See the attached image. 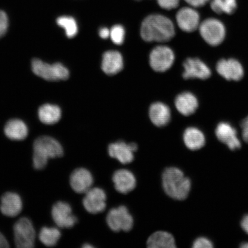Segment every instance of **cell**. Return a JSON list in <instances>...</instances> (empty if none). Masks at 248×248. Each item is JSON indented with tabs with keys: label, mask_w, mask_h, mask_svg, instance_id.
Segmentation results:
<instances>
[{
	"label": "cell",
	"mask_w": 248,
	"mask_h": 248,
	"mask_svg": "<svg viewBox=\"0 0 248 248\" xmlns=\"http://www.w3.org/2000/svg\"><path fill=\"white\" fill-rule=\"evenodd\" d=\"M241 248H248V243H244L241 245Z\"/></svg>",
	"instance_id": "74e56055"
},
{
	"label": "cell",
	"mask_w": 248,
	"mask_h": 248,
	"mask_svg": "<svg viewBox=\"0 0 248 248\" xmlns=\"http://www.w3.org/2000/svg\"><path fill=\"white\" fill-rule=\"evenodd\" d=\"M242 136L244 141L248 143V116L243 120L241 124Z\"/></svg>",
	"instance_id": "d6a6232c"
},
{
	"label": "cell",
	"mask_w": 248,
	"mask_h": 248,
	"mask_svg": "<svg viewBox=\"0 0 248 248\" xmlns=\"http://www.w3.org/2000/svg\"><path fill=\"white\" fill-rule=\"evenodd\" d=\"M147 247L150 248H176L174 237L168 232L157 231L148 238Z\"/></svg>",
	"instance_id": "cb8c5ba5"
},
{
	"label": "cell",
	"mask_w": 248,
	"mask_h": 248,
	"mask_svg": "<svg viewBox=\"0 0 248 248\" xmlns=\"http://www.w3.org/2000/svg\"><path fill=\"white\" fill-rule=\"evenodd\" d=\"M102 69L108 76H114L120 72L123 69V58L117 51L105 52L102 57Z\"/></svg>",
	"instance_id": "d6986e66"
},
{
	"label": "cell",
	"mask_w": 248,
	"mask_h": 248,
	"mask_svg": "<svg viewBox=\"0 0 248 248\" xmlns=\"http://www.w3.org/2000/svg\"><path fill=\"white\" fill-rule=\"evenodd\" d=\"M57 23L59 26L65 30L67 38H74L78 32V27L76 20L69 16H63L58 17Z\"/></svg>",
	"instance_id": "83f0119b"
},
{
	"label": "cell",
	"mask_w": 248,
	"mask_h": 248,
	"mask_svg": "<svg viewBox=\"0 0 248 248\" xmlns=\"http://www.w3.org/2000/svg\"><path fill=\"white\" fill-rule=\"evenodd\" d=\"M82 247L83 248H93V247L92 246H91V245H89V244H85L84 245V246H82Z\"/></svg>",
	"instance_id": "f35d334b"
},
{
	"label": "cell",
	"mask_w": 248,
	"mask_h": 248,
	"mask_svg": "<svg viewBox=\"0 0 248 248\" xmlns=\"http://www.w3.org/2000/svg\"><path fill=\"white\" fill-rule=\"evenodd\" d=\"M110 37L114 44L122 45L125 40V31L121 25H115L110 30Z\"/></svg>",
	"instance_id": "f1b7e54d"
},
{
	"label": "cell",
	"mask_w": 248,
	"mask_h": 248,
	"mask_svg": "<svg viewBox=\"0 0 248 248\" xmlns=\"http://www.w3.org/2000/svg\"><path fill=\"white\" fill-rule=\"evenodd\" d=\"M193 247L194 248H211L213 247V244L209 238L201 237L194 241Z\"/></svg>",
	"instance_id": "4dcf8cb0"
},
{
	"label": "cell",
	"mask_w": 248,
	"mask_h": 248,
	"mask_svg": "<svg viewBox=\"0 0 248 248\" xmlns=\"http://www.w3.org/2000/svg\"><path fill=\"white\" fill-rule=\"evenodd\" d=\"M138 145L135 142L127 144L120 141L113 142L108 147L110 156L119 160L124 164L131 163L134 159V153L138 150Z\"/></svg>",
	"instance_id": "4fadbf2b"
},
{
	"label": "cell",
	"mask_w": 248,
	"mask_h": 248,
	"mask_svg": "<svg viewBox=\"0 0 248 248\" xmlns=\"http://www.w3.org/2000/svg\"><path fill=\"white\" fill-rule=\"evenodd\" d=\"M8 17L5 12L0 10V38L4 36L8 29Z\"/></svg>",
	"instance_id": "f546056e"
},
{
	"label": "cell",
	"mask_w": 248,
	"mask_h": 248,
	"mask_svg": "<svg viewBox=\"0 0 248 248\" xmlns=\"http://www.w3.org/2000/svg\"><path fill=\"white\" fill-rule=\"evenodd\" d=\"M136 1H140V0H136Z\"/></svg>",
	"instance_id": "ab89813d"
},
{
	"label": "cell",
	"mask_w": 248,
	"mask_h": 248,
	"mask_svg": "<svg viewBox=\"0 0 248 248\" xmlns=\"http://www.w3.org/2000/svg\"><path fill=\"white\" fill-rule=\"evenodd\" d=\"M184 140L186 146L192 151L200 150L206 143L203 133L195 127H189L185 130Z\"/></svg>",
	"instance_id": "603a6c76"
},
{
	"label": "cell",
	"mask_w": 248,
	"mask_h": 248,
	"mask_svg": "<svg viewBox=\"0 0 248 248\" xmlns=\"http://www.w3.org/2000/svg\"><path fill=\"white\" fill-rule=\"evenodd\" d=\"M241 226L244 231L248 234V215L245 216L242 219Z\"/></svg>",
	"instance_id": "d590c367"
},
{
	"label": "cell",
	"mask_w": 248,
	"mask_h": 248,
	"mask_svg": "<svg viewBox=\"0 0 248 248\" xmlns=\"http://www.w3.org/2000/svg\"><path fill=\"white\" fill-rule=\"evenodd\" d=\"M216 135L220 141L232 151L238 150L241 147L236 129L231 124L226 122L218 124L216 127Z\"/></svg>",
	"instance_id": "5bb4252c"
},
{
	"label": "cell",
	"mask_w": 248,
	"mask_h": 248,
	"mask_svg": "<svg viewBox=\"0 0 248 248\" xmlns=\"http://www.w3.org/2000/svg\"><path fill=\"white\" fill-rule=\"evenodd\" d=\"M38 116L42 123L46 125H53L61 120V109L57 105L45 104L39 108Z\"/></svg>",
	"instance_id": "d4e9b609"
},
{
	"label": "cell",
	"mask_w": 248,
	"mask_h": 248,
	"mask_svg": "<svg viewBox=\"0 0 248 248\" xmlns=\"http://www.w3.org/2000/svg\"><path fill=\"white\" fill-rule=\"evenodd\" d=\"M107 195L102 188H91L86 192L83 204L87 212L91 214L103 212L106 207Z\"/></svg>",
	"instance_id": "30bf717a"
},
{
	"label": "cell",
	"mask_w": 248,
	"mask_h": 248,
	"mask_svg": "<svg viewBox=\"0 0 248 248\" xmlns=\"http://www.w3.org/2000/svg\"><path fill=\"white\" fill-rule=\"evenodd\" d=\"M110 31L107 27H102L99 30V35L100 38L104 39H106L110 37Z\"/></svg>",
	"instance_id": "e575fe53"
},
{
	"label": "cell",
	"mask_w": 248,
	"mask_h": 248,
	"mask_svg": "<svg viewBox=\"0 0 248 248\" xmlns=\"http://www.w3.org/2000/svg\"><path fill=\"white\" fill-rule=\"evenodd\" d=\"M183 77L186 79H208L212 75L210 68L198 58H188L184 63Z\"/></svg>",
	"instance_id": "8fae6325"
},
{
	"label": "cell",
	"mask_w": 248,
	"mask_h": 248,
	"mask_svg": "<svg viewBox=\"0 0 248 248\" xmlns=\"http://www.w3.org/2000/svg\"><path fill=\"white\" fill-rule=\"evenodd\" d=\"M237 0H211L210 7L218 14L232 15L237 9Z\"/></svg>",
	"instance_id": "4316f807"
},
{
	"label": "cell",
	"mask_w": 248,
	"mask_h": 248,
	"mask_svg": "<svg viewBox=\"0 0 248 248\" xmlns=\"http://www.w3.org/2000/svg\"><path fill=\"white\" fill-rule=\"evenodd\" d=\"M16 246L19 248H32L35 245L36 232L32 222L23 217L15 223L14 227Z\"/></svg>",
	"instance_id": "8992f818"
},
{
	"label": "cell",
	"mask_w": 248,
	"mask_h": 248,
	"mask_svg": "<svg viewBox=\"0 0 248 248\" xmlns=\"http://www.w3.org/2000/svg\"><path fill=\"white\" fill-rule=\"evenodd\" d=\"M71 188L77 193H85L92 188L93 178L89 170L78 169L71 173L70 179Z\"/></svg>",
	"instance_id": "2e32d148"
},
{
	"label": "cell",
	"mask_w": 248,
	"mask_h": 248,
	"mask_svg": "<svg viewBox=\"0 0 248 248\" xmlns=\"http://www.w3.org/2000/svg\"><path fill=\"white\" fill-rule=\"evenodd\" d=\"M22 209V200L17 194L8 192L2 195L0 210L3 215L9 217H16Z\"/></svg>",
	"instance_id": "ac0fdd59"
},
{
	"label": "cell",
	"mask_w": 248,
	"mask_h": 248,
	"mask_svg": "<svg viewBox=\"0 0 248 248\" xmlns=\"http://www.w3.org/2000/svg\"><path fill=\"white\" fill-rule=\"evenodd\" d=\"M199 29L202 38L210 46H218L225 38V27L221 21L215 18L204 20L200 25Z\"/></svg>",
	"instance_id": "5b68a950"
},
{
	"label": "cell",
	"mask_w": 248,
	"mask_h": 248,
	"mask_svg": "<svg viewBox=\"0 0 248 248\" xmlns=\"http://www.w3.org/2000/svg\"><path fill=\"white\" fill-rule=\"evenodd\" d=\"M175 104L179 112L185 116L192 115L199 106L196 96L188 92L179 94L175 98Z\"/></svg>",
	"instance_id": "ffe728a7"
},
{
	"label": "cell",
	"mask_w": 248,
	"mask_h": 248,
	"mask_svg": "<svg viewBox=\"0 0 248 248\" xmlns=\"http://www.w3.org/2000/svg\"><path fill=\"white\" fill-rule=\"evenodd\" d=\"M61 236V232L55 228L43 227L39 234L40 241L46 247L55 246Z\"/></svg>",
	"instance_id": "484cf974"
},
{
	"label": "cell",
	"mask_w": 248,
	"mask_h": 248,
	"mask_svg": "<svg viewBox=\"0 0 248 248\" xmlns=\"http://www.w3.org/2000/svg\"><path fill=\"white\" fill-rule=\"evenodd\" d=\"M9 247L8 241L4 235L0 232V248H8Z\"/></svg>",
	"instance_id": "8d00e7d4"
},
{
	"label": "cell",
	"mask_w": 248,
	"mask_h": 248,
	"mask_svg": "<svg viewBox=\"0 0 248 248\" xmlns=\"http://www.w3.org/2000/svg\"><path fill=\"white\" fill-rule=\"evenodd\" d=\"M175 34L174 25L169 18L161 15L148 16L142 21L140 35L147 42H165Z\"/></svg>",
	"instance_id": "6da1fadb"
},
{
	"label": "cell",
	"mask_w": 248,
	"mask_h": 248,
	"mask_svg": "<svg viewBox=\"0 0 248 248\" xmlns=\"http://www.w3.org/2000/svg\"><path fill=\"white\" fill-rule=\"evenodd\" d=\"M113 181L116 190L124 194L134 190L136 185L135 175L130 170L125 169L116 170L113 176Z\"/></svg>",
	"instance_id": "e0dca14e"
},
{
	"label": "cell",
	"mask_w": 248,
	"mask_h": 248,
	"mask_svg": "<svg viewBox=\"0 0 248 248\" xmlns=\"http://www.w3.org/2000/svg\"><path fill=\"white\" fill-rule=\"evenodd\" d=\"M161 8L166 10H172L178 7L180 0H157Z\"/></svg>",
	"instance_id": "1f68e13d"
},
{
	"label": "cell",
	"mask_w": 248,
	"mask_h": 248,
	"mask_svg": "<svg viewBox=\"0 0 248 248\" xmlns=\"http://www.w3.org/2000/svg\"><path fill=\"white\" fill-rule=\"evenodd\" d=\"M216 69L220 76L228 80L238 81L244 75L243 66L234 59H222L219 61Z\"/></svg>",
	"instance_id": "7c38bea8"
},
{
	"label": "cell",
	"mask_w": 248,
	"mask_h": 248,
	"mask_svg": "<svg viewBox=\"0 0 248 248\" xmlns=\"http://www.w3.org/2000/svg\"><path fill=\"white\" fill-rule=\"evenodd\" d=\"M174 61V52L167 46H157L150 55V66L156 72H165L172 67Z\"/></svg>",
	"instance_id": "52a82bcc"
},
{
	"label": "cell",
	"mask_w": 248,
	"mask_h": 248,
	"mask_svg": "<svg viewBox=\"0 0 248 248\" xmlns=\"http://www.w3.org/2000/svg\"><path fill=\"white\" fill-rule=\"evenodd\" d=\"M176 18L179 27L185 32H193L200 27V14L193 8H181L176 14Z\"/></svg>",
	"instance_id": "9a60e30c"
},
{
	"label": "cell",
	"mask_w": 248,
	"mask_h": 248,
	"mask_svg": "<svg viewBox=\"0 0 248 248\" xmlns=\"http://www.w3.org/2000/svg\"><path fill=\"white\" fill-rule=\"evenodd\" d=\"M4 132L8 139L12 140L20 141L27 137L29 129L22 120L12 119L6 124Z\"/></svg>",
	"instance_id": "7402d4cb"
},
{
	"label": "cell",
	"mask_w": 248,
	"mask_h": 248,
	"mask_svg": "<svg viewBox=\"0 0 248 248\" xmlns=\"http://www.w3.org/2000/svg\"><path fill=\"white\" fill-rule=\"evenodd\" d=\"M52 217L58 227L71 228L77 222V217L72 213V209L69 203L58 202L52 209Z\"/></svg>",
	"instance_id": "9c48e42d"
},
{
	"label": "cell",
	"mask_w": 248,
	"mask_h": 248,
	"mask_svg": "<svg viewBox=\"0 0 248 248\" xmlns=\"http://www.w3.org/2000/svg\"><path fill=\"white\" fill-rule=\"evenodd\" d=\"M149 116L155 125L163 127L170 123L171 114L167 105L162 102H158L151 105Z\"/></svg>",
	"instance_id": "44dd1931"
},
{
	"label": "cell",
	"mask_w": 248,
	"mask_h": 248,
	"mask_svg": "<svg viewBox=\"0 0 248 248\" xmlns=\"http://www.w3.org/2000/svg\"><path fill=\"white\" fill-rule=\"evenodd\" d=\"M192 7L200 8L205 5L210 0H185Z\"/></svg>",
	"instance_id": "836d02e7"
},
{
	"label": "cell",
	"mask_w": 248,
	"mask_h": 248,
	"mask_svg": "<svg viewBox=\"0 0 248 248\" xmlns=\"http://www.w3.org/2000/svg\"><path fill=\"white\" fill-rule=\"evenodd\" d=\"M63 149L57 140L47 136L37 138L33 144V164L36 170L45 169L49 159L63 156Z\"/></svg>",
	"instance_id": "3957f363"
},
{
	"label": "cell",
	"mask_w": 248,
	"mask_h": 248,
	"mask_svg": "<svg viewBox=\"0 0 248 248\" xmlns=\"http://www.w3.org/2000/svg\"><path fill=\"white\" fill-rule=\"evenodd\" d=\"M32 70L35 75L49 81L66 80L70 76L69 70L62 63L49 64L39 59L32 61Z\"/></svg>",
	"instance_id": "277c9868"
},
{
	"label": "cell",
	"mask_w": 248,
	"mask_h": 248,
	"mask_svg": "<svg viewBox=\"0 0 248 248\" xmlns=\"http://www.w3.org/2000/svg\"><path fill=\"white\" fill-rule=\"evenodd\" d=\"M162 183L166 193L176 200H185L191 190L190 179L186 177L181 170L175 167H169L164 170Z\"/></svg>",
	"instance_id": "7a4b0ae2"
},
{
	"label": "cell",
	"mask_w": 248,
	"mask_h": 248,
	"mask_svg": "<svg viewBox=\"0 0 248 248\" xmlns=\"http://www.w3.org/2000/svg\"><path fill=\"white\" fill-rule=\"evenodd\" d=\"M107 222L108 227L114 232H128L133 226V219L128 209L121 206L108 212Z\"/></svg>",
	"instance_id": "ba28073f"
}]
</instances>
